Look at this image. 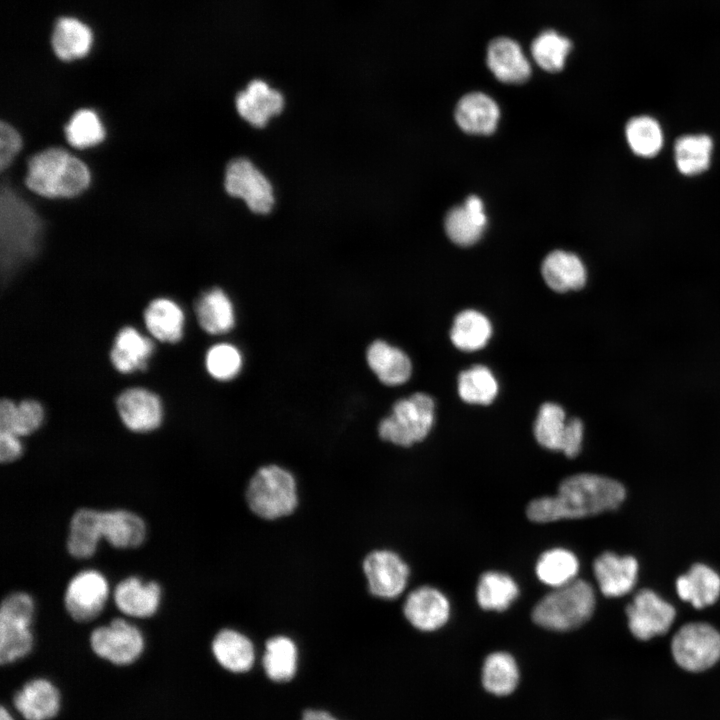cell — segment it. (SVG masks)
<instances>
[{
  "mask_svg": "<svg viewBox=\"0 0 720 720\" xmlns=\"http://www.w3.org/2000/svg\"><path fill=\"white\" fill-rule=\"evenodd\" d=\"M625 496L620 482L602 475L580 473L564 479L556 495L532 500L526 514L537 523L588 517L616 509Z\"/></svg>",
  "mask_w": 720,
  "mask_h": 720,
  "instance_id": "6da1fadb",
  "label": "cell"
},
{
  "mask_svg": "<svg viewBox=\"0 0 720 720\" xmlns=\"http://www.w3.org/2000/svg\"><path fill=\"white\" fill-rule=\"evenodd\" d=\"M88 165L63 147H46L27 161L26 187L48 199L74 198L91 184Z\"/></svg>",
  "mask_w": 720,
  "mask_h": 720,
  "instance_id": "7a4b0ae2",
  "label": "cell"
},
{
  "mask_svg": "<svg viewBox=\"0 0 720 720\" xmlns=\"http://www.w3.org/2000/svg\"><path fill=\"white\" fill-rule=\"evenodd\" d=\"M595 601L592 586L585 580L574 579L540 599L532 610V620L552 631L573 630L589 620Z\"/></svg>",
  "mask_w": 720,
  "mask_h": 720,
  "instance_id": "3957f363",
  "label": "cell"
},
{
  "mask_svg": "<svg viewBox=\"0 0 720 720\" xmlns=\"http://www.w3.org/2000/svg\"><path fill=\"white\" fill-rule=\"evenodd\" d=\"M246 500L249 508L263 519L287 516L297 506L295 479L280 466H263L250 479Z\"/></svg>",
  "mask_w": 720,
  "mask_h": 720,
  "instance_id": "277c9868",
  "label": "cell"
},
{
  "mask_svg": "<svg viewBox=\"0 0 720 720\" xmlns=\"http://www.w3.org/2000/svg\"><path fill=\"white\" fill-rule=\"evenodd\" d=\"M35 601L25 591L8 593L0 606V662L10 664L27 656L34 644Z\"/></svg>",
  "mask_w": 720,
  "mask_h": 720,
  "instance_id": "5b68a950",
  "label": "cell"
},
{
  "mask_svg": "<svg viewBox=\"0 0 720 720\" xmlns=\"http://www.w3.org/2000/svg\"><path fill=\"white\" fill-rule=\"evenodd\" d=\"M434 408L433 399L425 393L399 399L391 413L379 423L380 438L404 447L422 441L432 428Z\"/></svg>",
  "mask_w": 720,
  "mask_h": 720,
  "instance_id": "8992f818",
  "label": "cell"
},
{
  "mask_svg": "<svg viewBox=\"0 0 720 720\" xmlns=\"http://www.w3.org/2000/svg\"><path fill=\"white\" fill-rule=\"evenodd\" d=\"M224 188L229 196L242 200L255 214H269L275 205L272 183L246 157H237L228 162L224 172Z\"/></svg>",
  "mask_w": 720,
  "mask_h": 720,
  "instance_id": "52a82bcc",
  "label": "cell"
},
{
  "mask_svg": "<svg viewBox=\"0 0 720 720\" xmlns=\"http://www.w3.org/2000/svg\"><path fill=\"white\" fill-rule=\"evenodd\" d=\"M671 652L682 669L690 672L707 670L720 659V633L708 623L685 624L674 635Z\"/></svg>",
  "mask_w": 720,
  "mask_h": 720,
  "instance_id": "ba28073f",
  "label": "cell"
},
{
  "mask_svg": "<svg viewBox=\"0 0 720 720\" xmlns=\"http://www.w3.org/2000/svg\"><path fill=\"white\" fill-rule=\"evenodd\" d=\"M112 595L103 572L86 568L75 573L67 582L63 603L68 616L79 623L95 620L105 609Z\"/></svg>",
  "mask_w": 720,
  "mask_h": 720,
  "instance_id": "9c48e42d",
  "label": "cell"
},
{
  "mask_svg": "<svg viewBox=\"0 0 720 720\" xmlns=\"http://www.w3.org/2000/svg\"><path fill=\"white\" fill-rule=\"evenodd\" d=\"M89 643L98 657L116 665L135 662L145 648V638L140 628L122 617L113 618L94 628Z\"/></svg>",
  "mask_w": 720,
  "mask_h": 720,
  "instance_id": "30bf717a",
  "label": "cell"
},
{
  "mask_svg": "<svg viewBox=\"0 0 720 720\" xmlns=\"http://www.w3.org/2000/svg\"><path fill=\"white\" fill-rule=\"evenodd\" d=\"M628 627L639 640L663 635L675 619L674 607L650 589L640 590L626 607Z\"/></svg>",
  "mask_w": 720,
  "mask_h": 720,
  "instance_id": "8fae6325",
  "label": "cell"
},
{
  "mask_svg": "<svg viewBox=\"0 0 720 720\" xmlns=\"http://www.w3.org/2000/svg\"><path fill=\"white\" fill-rule=\"evenodd\" d=\"M112 599L117 610L125 617L147 619L158 613L163 590L154 580L130 575L117 582L112 590Z\"/></svg>",
  "mask_w": 720,
  "mask_h": 720,
  "instance_id": "7c38bea8",
  "label": "cell"
},
{
  "mask_svg": "<svg viewBox=\"0 0 720 720\" xmlns=\"http://www.w3.org/2000/svg\"><path fill=\"white\" fill-rule=\"evenodd\" d=\"M363 571L371 594L388 599L403 592L409 577L407 564L388 550L370 552L363 561Z\"/></svg>",
  "mask_w": 720,
  "mask_h": 720,
  "instance_id": "4fadbf2b",
  "label": "cell"
},
{
  "mask_svg": "<svg viewBox=\"0 0 720 720\" xmlns=\"http://www.w3.org/2000/svg\"><path fill=\"white\" fill-rule=\"evenodd\" d=\"M284 107L283 94L262 79L250 81L235 97L238 115L255 128H264Z\"/></svg>",
  "mask_w": 720,
  "mask_h": 720,
  "instance_id": "5bb4252c",
  "label": "cell"
},
{
  "mask_svg": "<svg viewBox=\"0 0 720 720\" xmlns=\"http://www.w3.org/2000/svg\"><path fill=\"white\" fill-rule=\"evenodd\" d=\"M122 423L133 432H150L162 421L163 410L159 397L140 387L124 390L116 400Z\"/></svg>",
  "mask_w": 720,
  "mask_h": 720,
  "instance_id": "9a60e30c",
  "label": "cell"
},
{
  "mask_svg": "<svg viewBox=\"0 0 720 720\" xmlns=\"http://www.w3.org/2000/svg\"><path fill=\"white\" fill-rule=\"evenodd\" d=\"M403 612L410 624L418 630L434 631L448 621L450 603L438 589L422 586L407 596Z\"/></svg>",
  "mask_w": 720,
  "mask_h": 720,
  "instance_id": "2e32d148",
  "label": "cell"
},
{
  "mask_svg": "<svg viewBox=\"0 0 720 720\" xmlns=\"http://www.w3.org/2000/svg\"><path fill=\"white\" fill-rule=\"evenodd\" d=\"M100 526L103 540L115 549H136L147 538L145 520L128 509L100 510Z\"/></svg>",
  "mask_w": 720,
  "mask_h": 720,
  "instance_id": "e0dca14e",
  "label": "cell"
},
{
  "mask_svg": "<svg viewBox=\"0 0 720 720\" xmlns=\"http://www.w3.org/2000/svg\"><path fill=\"white\" fill-rule=\"evenodd\" d=\"M593 571L602 594L619 597L633 589L637 580L638 562L632 556L604 552L595 559Z\"/></svg>",
  "mask_w": 720,
  "mask_h": 720,
  "instance_id": "ac0fdd59",
  "label": "cell"
},
{
  "mask_svg": "<svg viewBox=\"0 0 720 720\" xmlns=\"http://www.w3.org/2000/svg\"><path fill=\"white\" fill-rule=\"evenodd\" d=\"M487 66L501 82L520 84L528 80L531 66L521 46L513 39L499 37L487 48Z\"/></svg>",
  "mask_w": 720,
  "mask_h": 720,
  "instance_id": "d6986e66",
  "label": "cell"
},
{
  "mask_svg": "<svg viewBox=\"0 0 720 720\" xmlns=\"http://www.w3.org/2000/svg\"><path fill=\"white\" fill-rule=\"evenodd\" d=\"M102 540L100 510L90 507L77 509L68 524V554L77 560L90 559L96 554Z\"/></svg>",
  "mask_w": 720,
  "mask_h": 720,
  "instance_id": "ffe728a7",
  "label": "cell"
},
{
  "mask_svg": "<svg viewBox=\"0 0 720 720\" xmlns=\"http://www.w3.org/2000/svg\"><path fill=\"white\" fill-rule=\"evenodd\" d=\"M366 360L371 371L384 385L404 384L412 373V364L408 355L384 340H375L369 345Z\"/></svg>",
  "mask_w": 720,
  "mask_h": 720,
  "instance_id": "44dd1931",
  "label": "cell"
},
{
  "mask_svg": "<svg viewBox=\"0 0 720 720\" xmlns=\"http://www.w3.org/2000/svg\"><path fill=\"white\" fill-rule=\"evenodd\" d=\"M500 110L496 102L480 92L464 95L455 110L458 126L466 133L490 135L496 127Z\"/></svg>",
  "mask_w": 720,
  "mask_h": 720,
  "instance_id": "7402d4cb",
  "label": "cell"
},
{
  "mask_svg": "<svg viewBox=\"0 0 720 720\" xmlns=\"http://www.w3.org/2000/svg\"><path fill=\"white\" fill-rule=\"evenodd\" d=\"M483 208L481 199L471 195L462 206L454 207L448 212L445 231L452 242L466 247L480 239L487 222Z\"/></svg>",
  "mask_w": 720,
  "mask_h": 720,
  "instance_id": "603a6c76",
  "label": "cell"
},
{
  "mask_svg": "<svg viewBox=\"0 0 720 720\" xmlns=\"http://www.w3.org/2000/svg\"><path fill=\"white\" fill-rule=\"evenodd\" d=\"M14 705L26 720H49L59 711L60 694L50 681L38 678L15 694Z\"/></svg>",
  "mask_w": 720,
  "mask_h": 720,
  "instance_id": "cb8c5ba5",
  "label": "cell"
},
{
  "mask_svg": "<svg viewBox=\"0 0 720 720\" xmlns=\"http://www.w3.org/2000/svg\"><path fill=\"white\" fill-rule=\"evenodd\" d=\"M154 351L153 342L135 328L126 326L116 335L110 360L114 368L123 374L147 368V362Z\"/></svg>",
  "mask_w": 720,
  "mask_h": 720,
  "instance_id": "d4e9b609",
  "label": "cell"
},
{
  "mask_svg": "<svg viewBox=\"0 0 720 720\" xmlns=\"http://www.w3.org/2000/svg\"><path fill=\"white\" fill-rule=\"evenodd\" d=\"M541 272L546 284L559 293L579 290L586 283V269L581 259L562 250H555L546 256Z\"/></svg>",
  "mask_w": 720,
  "mask_h": 720,
  "instance_id": "484cf974",
  "label": "cell"
},
{
  "mask_svg": "<svg viewBox=\"0 0 720 720\" xmlns=\"http://www.w3.org/2000/svg\"><path fill=\"white\" fill-rule=\"evenodd\" d=\"M195 313L200 327L211 335H222L235 325V310L221 288L204 292L196 302Z\"/></svg>",
  "mask_w": 720,
  "mask_h": 720,
  "instance_id": "4316f807",
  "label": "cell"
},
{
  "mask_svg": "<svg viewBox=\"0 0 720 720\" xmlns=\"http://www.w3.org/2000/svg\"><path fill=\"white\" fill-rule=\"evenodd\" d=\"M676 590L682 600L690 602L695 608H704L718 600L720 576L707 565L697 563L678 577Z\"/></svg>",
  "mask_w": 720,
  "mask_h": 720,
  "instance_id": "83f0119b",
  "label": "cell"
},
{
  "mask_svg": "<svg viewBox=\"0 0 720 720\" xmlns=\"http://www.w3.org/2000/svg\"><path fill=\"white\" fill-rule=\"evenodd\" d=\"M144 322L149 333L158 341L176 343L183 336L184 312L168 298L151 301L144 311Z\"/></svg>",
  "mask_w": 720,
  "mask_h": 720,
  "instance_id": "f1b7e54d",
  "label": "cell"
},
{
  "mask_svg": "<svg viewBox=\"0 0 720 720\" xmlns=\"http://www.w3.org/2000/svg\"><path fill=\"white\" fill-rule=\"evenodd\" d=\"M212 652L218 663L232 672H245L254 662L251 641L232 629L220 630L212 641Z\"/></svg>",
  "mask_w": 720,
  "mask_h": 720,
  "instance_id": "f546056e",
  "label": "cell"
},
{
  "mask_svg": "<svg viewBox=\"0 0 720 720\" xmlns=\"http://www.w3.org/2000/svg\"><path fill=\"white\" fill-rule=\"evenodd\" d=\"M51 43L58 58L72 61L88 54L92 44V32L81 21L63 17L55 24Z\"/></svg>",
  "mask_w": 720,
  "mask_h": 720,
  "instance_id": "4dcf8cb0",
  "label": "cell"
},
{
  "mask_svg": "<svg viewBox=\"0 0 720 720\" xmlns=\"http://www.w3.org/2000/svg\"><path fill=\"white\" fill-rule=\"evenodd\" d=\"M520 679L515 658L504 651L489 654L483 663L481 682L484 689L495 696H507L514 692Z\"/></svg>",
  "mask_w": 720,
  "mask_h": 720,
  "instance_id": "1f68e13d",
  "label": "cell"
},
{
  "mask_svg": "<svg viewBox=\"0 0 720 720\" xmlns=\"http://www.w3.org/2000/svg\"><path fill=\"white\" fill-rule=\"evenodd\" d=\"M67 143L78 150L96 147L106 139V128L99 114L87 107L79 108L70 115L63 126Z\"/></svg>",
  "mask_w": 720,
  "mask_h": 720,
  "instance_id": "d6a6232c",
  "label": "cell"
},
{
  "mask_svg": "<svg viewBox=\"0 0 720 720\" xmlns=\"http://www.w3.org/2000/svg\"><path fill=\"white\" fill-rule=\"evenodd\" d=\"M43 418V407L36 400L28 399L16 404L10 399H3L0 403V432L28 436L38 430Z\"/></svg>",
  "mask_w": 720,
  "mask_h": 720,
  "instance_id": "836d02e7",
  "label": "cell"
},
{
  "mask_svg": "<svg viewBox=\"0 0 720 720\" xmlns=\"http://www.w3.org/2000/svg\"><path fill=\"white\" fill-rule=\"evenodd\" d=\"M492 334L488 318L476 310L461 311L454 319L450 339L462 351H476L483 348Z\"/></svg>",
  "mask_w": 720,
  "mask_h": 720,
  "instance_id": "e575fe53",
  "label": "cell"
},
{
  "mask_svg": "<svg viewBox=\"0 0 720 720\" xmlns=\"http://www.w3.org/2000/svg\"><path fill=\"white\" fill-rule=\"evenodd\" d=\"M518 594L519 588L513 578L497 571L482 574L476 588L477 602L484 610H506Z\"/></svg>",
  "mask_w": 720,
  "mask_h": 720,
  "instance_id": "d590c367",
  "label": "cell"
},
{
  "mask_svg": "<svg viewBox=\"0 0 720 720\" xmlns=\"http://www.w3.org/2000/svg\"><path fill=\"white\" fill-rule=\"evenodd\" d=\"M579 561L574 553L564 548H553L538 558L535 572L538 579L553 588L561 587L574 579Z\"/></svg>",
  "mask_w": 720,
  "mask_h": 720,
  "instance_id": "8d00e7d4",
  "label": "cell"
},
{
  "mask_svg": "<svg viewBox=\"0 0 720 720\" xmlns=\"http://www.w3.org/2000/svg\"><path fill=\"white\" fill-rule=\"evenodd\" d=\"M713 142L707 135H685L675 142V163L684 175H696L705 171L711 161Z\"/></svg>",
  "mask_w": 720,
  "mask_h": 720,
  "instance_id": "74e56055",
  "label": "cell"
},
{
  "mask_svg": "<svg viewBox=\"0 0 720 720\" xmlns=\"http://www.w3.org/2000/svg\"><path fill=\"white\" fill-rule=\"evenodd\" d=\"M263 666L274 681L290 680L297 667V649L288 637L276 636L266 642Z\"/></svg>",
  "mask_w": 720,
  "mask_h": 720,
  "instance_id": "f35d334b",
  "label": "cell"
},
{
  "mask_svg": "<svg viewBox=\"0 0 720 720\" xmlns=\"http://www.w3.org/2000/svg\"><path fill=\"white\" fill-rule=\"evenodd\" d=\"M497 392V381L485 366L475 365L458 376V393L467 403L488 405L495 399Z\"/></svg>",
  "mask_w": 720,
  "mask_h": 720,
  "instance_id": "ab89813d",
  "label": "cell"
},
{
  "mask_svg": "<svg viewBox=\"0 0 720 720\" xmlns=\"http://www.w3.org/2000/svg\"><path fill=\"white\" fill-rule=\"evenodd\" d=\"M571 48L568 38L554 30H546L533 40L531 54L538 66L554 73L563 69Z\"/></svg>",
  "mask_w": 720,
  "mask_h": 720,
  "instance_id": "60d3db41",
  "label": "cell"
},
{
  "mask_svg": "<svg viewBox=\"0 0 720 720\" xmlns=\"http://www.w3.org/2000/svg\"><path fill=\"white\" fill-rule=\"evenodd\" d=\"M625 133L631 150L640 157H654L662 148V130L652 117H633L628 121Z\"/></svg>",
  "mask_w": 720,
  "mask_h": 720,
  "instance_id": "b9f144b4",
  "label": "cell"
},
{
  "mask_svg": "<svg viewBox=\"0 0 720 720\" xmlns=\"http://www.w3.org/2000/svg\"><path fill=\"white\" fill-rule=\"evenodd\" d=\"M566 425L563 408L555 403H544L534 424L535 438L542 447L561 451Z\"/></svg>",
  "mask_w": 720,
  "mask_h": 720,
  "instance_id": "7bdbcfd3",
  "label": "cell"
},
{
  "mask_svg": "<svg viewBox=\"0 0 720 720\" xmlns=\"http://www.w3.org/2000/svg\"><path fill=\"white\" fill-rule=\"evenodd\" d=\"M243 357L239 349L229 343L211 346L205 355L208 374L218 381H229L241 371Z\"/></svg>",
  "mask_w": 720,
  "mask_h": 720,
  "instance_id": "ee69618b",
  "label": "cell"
},
{
  "mask_svg": "<svg viewBox=\"0 0 720 720\" xmlns=\"http://www.w3.org/2000/svg\"><path fill=\"white\" fill-rule=\"evenodd\" d=\"M24 145L20 131L9 121H0V170L8 169Z\"/></svg>",
  "mask_w": 720,
  "mask_h": 720,
  "instance_id": "f6af8a7d",
  "label": "cell"
},
{
  "mask_svg": "<svg viewBox=\"0 0 720 720\" xmlns=\"http://www.w3.org/2000/svg\"><path fill=\"white\" fill-rule=\"evenodd\" d=\"M584 427L578 418L567 420L566 430L563 437L561 451L567 457H575L579 454L582 447Z\"/></svg>",
  "mask_w": 720,
  "mask_h": 720,
  "instance_id": "bcb514c9",
  "label": "cell"
},
{
  "mask_svg": "<svg viewBox=\"0 0 720 720\" xmlns=\"http://www.w3.org/2000/svg\"><path fill=\"white\" fill-rule=\"evenodd\" d=\"M20 438L12 433L0 432V461L3 464L14 462L22 456L23 445Z\"/></svg>",
  "mask_w": 720,
  "mask_h": 720,
  "instance_id": "7dc6e473",
  "label": "cell"
},
{
  "mask_svg": "<svg viewBox=\"0 0 720 720\" xmlns=\"http://www.w3.org/2000/svg\"><path fill=\"white\" fill-rule=\"evenodd\" d=\"M302 720H337L329 713L319 710H307L303 714Z\"/></svg>",
  "mask_w": 720,
  "mask_h": 720,
  "instance_id": "c3c4849f",
  "label": "cell"
},
{
  "mask_svg": "<svg viewBox=\"0 0 720 720\" xmlns=\"http://www.w3.org/2000/svg\"><path fill=\"white\" fill-rule=\"evenodd\" d=\"M0 720H14V718L4 707H1Z\"/></svg>",
  "mask_w": 720,
  "mask_h": 720,
  "instance_id": "681fc988",
  "label": "cell"
}]
</instances>
